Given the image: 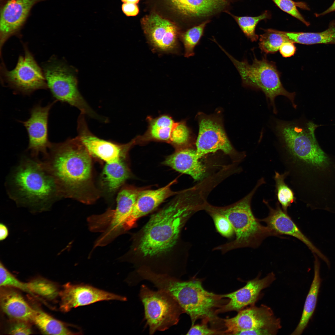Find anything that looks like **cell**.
Listing matches in <instances>:
<instances>
[{"label": "cell", "instance_id": "cell-13", "mask_svg": "<svg viewBox=\"0 0 335 335\" xmlns=\"http://www.w3.org/2000/svg\"><path fill=\"white\" fill-rule=\"evenodd\" d=\"M47 0H0V48L13 36H20L21 30L37 4Z\"/></svg>", "mask_w": 335, "mask_h": 335}, {"label": "cell", "instance_id": "cell-34", "mask_svg": "<svg viewBox=\"0 0 335 335\" xmlns=\"http://www.w3.org/2000/svg\"><path fill=\"white\" fill-rule=\"evenodd\" d=\"M212 217L217 231L221 236L227 238H232L234 234L233 226L224 215L217 212L207 210Z\"/></svg>", "mask_w": 335, "mask_h": 335}, {"label": "cell", "instance_id": "cell-42", "mask_svg": "<svg viewBox=\"0 0 335 335\" xmlns=\"http://www.w3.org/2000/svg\"><path fill=\"white\" fill-rule=\"evenodd\" d=\"M122 10L127 16H134L138 13L139 9L136 4L124 3L122 5Z\"/></svg>", "mask_w": 335, "mask_h": 335}, {"label": "cell", "instance_id": "cell-45", "mask_svg": "<svg viewBox=\"0 0 335 335\" xmlns=\"http://www.w3.org/2000/svg\"><path fill=\"white\" fill-rule=\"evenodd\" d=\"M124 3H131L136 4L138 3L140 0H121Z\"/></svg>", "mask_w": 335, "mask_h": 335}, {"label": "cell", "instance_id": "cell-22", "mask_svg": "<svg viewBox=\"0 0 335 335\" xmlns=\"http://www.w3.org/2000/svg\"><path fill=\"white\" fill-rule=\"evenodd\" d=\"M199 159L196 150L181 149L167 157L164 163L176 171L190 175L197 180L203 177L205 172Z\"/></svg>", "mask_w": 335, "mask_h": 335}, {"label": "cell", "instance_id": "cell-14", "mask_svg": "<svg viewBox=\"0 0 335 335\" xmlns=\"http://www.w3.org/2000/svg\"><path fill=\"white\" fill-rule=\"evenodd\" d=\"M196 145V153L200 158L219 150L228 154L233 151L221 121L214 116H200Z\"/></svg>", "mask_w": 335, "mask_h": 335}, {"label": "cell", "instance_id": "cell-37", "mask_svg": "<svg viewBox=\"0 0 335 335\" xmlns=\"http://www.w3.org/2000/svg\"><path fill=\"white\" fill-rule=\"evenodd\" d=\"M190 136L189 130L184 121L176 122L172 129L169 143L176 147L187 144Z\"/></svg>", "mask_w": 335, "mask_h": 335}, {"label": "cell", "instance_id": "cell-17", "mask_svg": "<svg viewBox=\"0 0 335 335\" xmlns=\"http://www.w3.org/2000/svg\"><path fill=\"white\" fill-rule=\"evenodd\" d=\"M55 101L42 107L38 104L30 111V116L27 120L20 121L27 130L29 138L27 150L30 155L38 157L40 153L43 158L47 155L51 145L48 139V120L49 112Z\"/></svg>", "mask_w": 335, "mask_h": 335}, {"label": "cell", "instance_id": "cell-29", "mask_svg": "<svg viewBox=\"0 0 335 335\" xmlns=\"http://www.w3.org/2000/svg\"><path fill=\"white\" fill-rule=\"evenodd\" d=\"M264 31L265 32L260 35L258 44L261 52L265 54L276 52L283 43L290 41L282 31L271 29Z\"/></svg>", "mask_w": 335, "mask_h": 335}, {"label": "cell", "instance_id": "cell-43", "mask_svg": "<svg viewBox=\"0 0 335 335\" xmlns=\"http://www.w3.org/2000/svg\"><path fill=\"white\" fill-rule=\"evenodd\" d=\"M9 230L7 226L3 223L0 224V240L2 241L8 237Z\"/></svg>", "mask_w": 335, "mask_h": 335}, {"label": "cell", "instance_id": "cell-18", "mask_svg": "<svg viewBox=\"0 0 335 335\" xmlns=\"http://www.w3.org/2000/svg\"><path fill=\"white\" fill-rule=\"evenodd\" d=\"M142 25L149 43L154 49L170 52L177 48L178 29L172 22L154 14L145 18Z\"/></svg>", "mask_w": 335, "mask_h": 335}, {"label": "cell", "instance_id": "cell-32", "mask_svg": "<svg viewBox=\"0 0 335 335\" xmlns=\"http://www.w3.org/2000/svg\"><path fill=\"white\" fill-rule=\"evenodd\" d=\"M209 20H206L187 30L181 36L185 49L184 56L189 58L194 55L195 47L203 35L204 29Z\"/></svg>", "mask_w": 335, "mask_h": 335}, {"label": "cell", "instance_id": "cell-20", "mask_svg": "<svg viewBox=\"0 0 335 335\" xmlns=\"http://www.w3.org/2000/svg\"><path fill=\"white\" fill-rule=\"evenodd\" d=\"M273 272L261 279L258 278L248 281L243 287L232 293L221 295L229 299L228 303L221 306L217 313L231 311H239L247 306L254 303L261 291L270 285L275 279Z\"/></svg>", "mask_w": 335, "mask_h": 335}, {"label": "cell", "instance_id": "cell-38", "mask_svg": "<svg viewBox=\"0 0 335 335\" xmlns=\"http://www.w3.org/2000/svg\"><path fill=\"white\" fill-rule=\"evenodd\" d=\"M208 322L203 321L200 324H194L192 325L187 332V335H215L224 334L223 331L221 332L216 330L209 328L207 324Z\"/></svg>", "mask_w": 335, "mask_h": 335}, {"label": "cell", "instance_id": "cell-3", "mask_svg": "<svg viewBox=\"0 0 335 335\" xmlns=\"http://www.w3.org/2000/svg\"><path fill=\"white\" fill-rule=\"evenodd\" d=\"M316 127L311 122L302 127L295 122H276L275 131L281 143L279 159L290 183L306 178L312 166L323 167L329 164L316 140Z\"/></svg>", "mask_w": 335, "mask_h": 335}, {"label": "cell", "instance_id": "cell-33", "mask_svg": "<svg viewBox=\"0 0 335 335\" xmlns=\"http://www.w3.org/2000/svg\"><path fill=\"white\" fill-rule=\"evenodd\" d=\"M31 294H35L49 299H53L59 294L57 286L54 283L42 278L26 283Z\"/></svg>", "mask_w": 335, "mask_h": 335}, {"label": "cell", "instance_id": "cell-30", "mask_svg": "<svg viewBox=\"0 0 335 335\" xmlns=\"http://www.w3.org/2000/svg\"><path fill=\"white\" fill-rule=\"evenodd\" d=\"M287 176V174L285 172L283 173L280 174L275 171L274 178L275 181V191L278 201L283 210L288 212V208L293 203H295L296 198L294 191L285 182V179Z\"/></svg>", "mask_w": 335, "mask_h": 335}, {"label": "cell", "instance_id": "cell-24", "mask_svg": "<svg viewBox=\"0 0 335 335\" xmlns=\"http://www.w3.org/2000/svg\"><path fill=\"white\" fill-rule=\"evenodd\" d=\"M147 129L142 135L135 137L136 143H144L151 141L170 142L172 131L176 123L168 114L156 118L147 117Z\"/></svg>", "mask_w": 335, "mask_h": 335}, {"label": "cell", "instance_id": "cell-26", "mask_svg": "<svg viewBox=\"0 0 335 335\" xmlns=\"http://www.w3.org/2000/svg\"><path fill=\"white\" fill-rule=\"evenodd\" d=\"M282 31L288 39L294 43L306 45L335 44V20L329 23L327 29L320 32Z\"/></svg>", "mask_w": 335, "mask_h": 335}, {"label": "cell", "instance_id": "cell-6", "mask_svg": "<svg viewBox=\"0 0 335 335\" xmlns=\"http://www.w3.org/2000/svg\"><path fill=\"white\" fill-rule=\"evenodd\" d=\"M154 284L157 289L168 292L176 299L185 313L190 316L192 326L199 319L208 322L216 318V309L221 307L222 298L221 295L205 290L200 281L193 279L183 281L161 275L157 277Z\"/></svg>", "mask_w": 335, "mask_h": 335}, {"label": "cell", "instance_id": "cell-44", "mask_svg": "<svg viewBox=\"0 0 335 335\" xmlns=\"http://www.w3.org/2000/svg\"><path fill=\"white\" fill-rule=\"evenodd\" d=\"M335 11V0H334L331 5L326 10L320 13H316L315 16L319 17L325 15L332 12Z\"/></svg>", "mask_w": 335, "mask_h": 335}, {"label": "cell", "instance_id": "cell-19", "mask_svg": "<svg viewBox=\"0 0 335 335\" xmlns=\"http://www.w3.org/2000/svg\"><path fill=\"white\" fill-rule=\"evenodd\" d=\"M263 202L268 208L269 213L266 217L260 220L266 224L275 236L286 235L294 237L304 243L314 254L326 263L329 262L327 258L303 233L288 212L281 208L278 202L276 203L274 208L271 207L265 199L263 200Z\"/></svg>", "mask_w": 335, "mask_h": 335}, {"label": "cell", "instance_id": "cell-5", "mask_svg": "<svg viewBox=\"0 0 335 335\" xmlns=\"http://www.w3.org/2000/svg\"><path fill=\"white\" fill-rule=\"evenodd\" d=\"M265 183V179L261 177L252 191L235 204L226 207L207 208V210L217 212L226 217L231 223L235 235L233 240L216 247L212 250L218 251L224 254L239 248H257L267 237L275 236L267 226L262 225L260 219L255 217L251 207L252 197L259 187Z\"/></svg>", "mask_w": 335, "mask_h": 335}, {"label": "cell", "instance_id": "cell-15", "mask_svg": "<svg viewBox=\"0 0 335 335\" xmlns=\"http://www.w3.org/2000/svg\"><path fill=\"white\" fill-rule=\"evenodd\" d=\"M225 334H234L242 330L267 329L276 331L281 328L280 321L271 309L266 305L253 306L239 311L235 317L224 319Z\"/></svg>", "mask_w": 335, "mask_h": 335}, {"label": "cell", "instance_id": "cell-7", "mask_svg": "<svg viewBox=\"0 0 335 335\" xmlns=\"http://www.w3.org/2000/svg\"><path fill=\"white\" fill-rule=\"evenodd\" d=\"M217 45L233 63L245 86L261 91L265 94L276 113L275 103V98L279 96L287 98L295 108V92H290L284 87L280 80V73L277 70L275 62L268 60L266 56L261 60L254 57L252 64L246 60L239 61L228 52L220 44Z\"/></svg>", "mask_w": 335, "mask_h": 335}, {"label": "cell", "instance_id": "cell-36", "mask_svg": "<svg viewBox=\"0 0 335 335\" xmlns=\"http://www.w3.org/2000/svg\"><path fill=\"white\" fill-rule=\"evenodd\" d=\"M0 286L16 288L31 294L26 283H23L17 279L7 269L1 261L0 262Z\"/></svg>", "mask_w": 335, "mask_h": 335}, {"label": "cell", "instance_id": "cell-8", "mask_svg": "<svg viewBox=\"0 0 335 335\" xmlns=\"http://www.w3.org/2000/svg\"><path fill=\"white\" fill-rule=\"evenodd\" d=\"M45 64L42 71L48 88L57 100L76 107L81 113L102 121L79 92L76 77L69 69L57 59L52 58Z\"/></svg>", "mask_w": 335, "mask_h": 335}, {"label": "cell", "instance_id": "cell-25", "mask_svg": "<svg viewBox=\"0 0 335 335\" xmlns=\"http://www.w3.org/2000/svg\"><path fill=\"white\" fill-rule=\"evenodd\" d=\"M314 275L313 279L306 297L300 321L291 335L301 334L312 315L316 305L321 279L319 275L320 263L318 256L314 254Z\"/></svg>", "mask_w": 335, "mask_h": 335}, {"label": "cell", "instance_id": "cell-41", "mask_svg": "<svg viewBox=\"0 0 335 335\" xmlns=\"http://www.w3.org/2000/svg\"><path fill=\"white\" fill-rule=\"evenodd\" d=\"M277 331L267 329H253L242 330L236 332L234 335H273Z\"/></svg>", "mask_w": 335, "mask_h": 335}, {"label": "cell", "instance_id": "cell-12", "mask_svg": "<svg viewBox=\"0 0 335 335\" xmlns=\"http://www.w3.org/2000/svg\"><path fill=\"white\" fill-rule=\"evenodd\" d=\"M85 116L81 113L78 117L77 136L90 154L106 163H115L124 159L129 149L136 143L135 138L124 144L100 139L90 131Z\"/></svg>", "mask_w": 335, "mask_h": 335}, {"label": "cell", "instance_id": "cell-28", "mask_svg": "<svg viewBox=\"0 0 335 335\" xmlns=\"http://www.w3.org/2000/svg\"><path fill=\"white\" fill-rule=\"evenodd\" d=\"M129 169L123 159L112 163H106L102 177L105 187L109 192L117 190L129 177Z\"/></svg>", "mask_w": 335, "mask_h": 335}, {"label": "cell", "instance_id": "cell-2", "mask_svg": "<svg viewBox=\"0 0 335 335\" xmlns=\"http://www.w3.org/2000/svg\"><path fill=\"white\" fill-rule=\"evenodd\" d=\"M7 191L18 206L33 212L49 210L62 198L53 177L38 158L24 156L10 172Z\"/></svg>", "mask_w": 335, "mask_h": 335}, {"label": "cell", "instance_id": "cell-4", "mask_svg": "<svg viewBox=\"0 0 335 335\" xmlns=\"http://www.w3.org/2000/svg\"><path fill=\"white\" fill-rule=\"evenodd\" d=\"M180 195L153 214L144 227L138 250L144 257L168 251L176 244L180 232L195 211Z\"/></svg>", "mask_w": 335, "mask_h": 335}, {"label": "cell", "instance_id": "cell-16", "mask_svg": "<svg viewBox=\"0 0 335 335\" xmlns=\"http://www.w3.org/2000/svg\"><path fill=\"white\" fill-rule=\"evenodd\" d=\"M63 287L59 293L61 299L60 308L65 312L69 311L73 308L98 302L111 300L125 301L127 300L124 297L87 284H76L68 283Z\"/></svg>", "mask_w": 335, "mask_h": 335}, {"label": "cell", "instance_id": "cell-40", "mask_svg": "<svg viewBox=\"0 0 335 335\" xmlns=\"http://www.w3.org/2000/svg\"><path fill=\"white\" fill-rule=\"evenodd\" d=\"M279 51L283 57H289L295 54L296 51V47L294 43L290 41H288L282 43Z\"/></svg>", "mask_w": 335, "mask_h": 335}, {"label": "cell", "instance_id": "cell-11", "mask_svg": "<svg viewBox=\"0 0 335 335\" xmlns=\"http://www.w3.org/2000/svg\"><path fill=\"white\" fill-rule=\"evenodd\" d=\"M24 54L20 56L15 68L8 70L3 63L1 69L2 80L15 91L29 95L35 91L48 88L43 71L33 55L24 45Z\"/></svg>", "mask_w": 335, "mask_h": 335}, {"label": "cell", "instance_id": "cell-31", "mask_svg": "<svg viewBox=\"0 0 335 335\" xmlns=\"http://www.w3.org/2000/svg\"><path fill=\"white\" fill-rule=\"evenodd\" d=\"M228 14L236 21L239 27L245 35L252 42H256L259 38L256 34L255 29L257 24L261 21L270 19L271 16L270 12L266 11L261 15L256 16H235L230 12Z\"/></svg>", "mask_w": 335, "mask_h": 335}, {"label": "cell", "instance_id": "cell-27", "mask_svg": "<svg viewBox=\"0 0 335 335\" xmlns=\"http://www.w3.org/2000/svg\"><path fill=\"white\" fill-rule=\"evenodd\" d=\"M33 321L43 333L49 335H79L82 332L74 331L68 325L39 310H35Z\"/></svg>", "mask_w": 335, "mask_h": 335}, {"label": "cell", "instance_id": "cell-9", "mask_svg": "<svg viewBox=\"0 0 335 335\" xmlns=\"http://www.w3.org/2000/svg\"><path fill=\"white\" fill-rule=\"evenodd\" d=\"M139 296L144 306L145 318L150 334L176 325L181 315L185 313L176 299L164 291H153L143 284Z\"/></svg>", "mask_w": 335, "mask_h": 335}, {"label": "cell", "instance_id": "cell-39", "mask_svg": "<svg viewBox=\"0 0 335 335\" xmlns=\"http://www.w3.org/2000/svg\"><path fill=\"white\" fill-rule=\"evenodd\" d=\"M10 327L9 333L11 335H29L32 333L31 329L26 323L27 321L16 320Z\"/></svg>", "mask_w": 335, "mask_h": 335}, {"label": "cell", "instance_id": "cell-10", "mask_svg": "<svg viewBox=\"0 0 335 335\" xmlns=\"http://www.w3.org/2000/svg\"><path fill=\"white\" fill-rule=\"evenodd\" d=\"M141 190L132 187L123 188L118 195L115 208L92 216V226L96 232L101 233L100 238L103 242L110 243L125 231L126 224Z\"/></svg>", "mask_w": 335, "mask_h": 335}, {"label": "cell", "instance_id": "cell-1", "mask_svg": "<svg viewBox=\"0 0 335 335\" xmlns=\"http://www.w3.org/2000/svg\"><path fill=\"white\" fill-rule=\"evenodd\" d=\"M91 156L77 136L51 143L43 162L62 198L90 204L99 198L92 180Z\"/></svg>", "mask_w": 335, "mask_h": 335}, {"label": "cell", "instance_id": "cell-35", "mask_svg": "<svg viewBox=\"0 0 335 335\" xmlns=\"http://www.w3.org/2000/svg\"><path fill=\"white\" fill-rule=\"evenodd\" d=\"M281 10L298 19L306 26L310 23L306 21L297 8L300 6L303 8L307 9V7L302 3L296 2L292 0H271Z\"/></svg>", "mask_w": 335, "mask_h": 335}, {"label": "cell", "instance_id": "cell-23", "mask_svg": "<svg viewBox=\"0 0 335 335\" xmlns=\"http://www.w3.org/2000/svg\"><path fill=\"white\" fill-rule=\"evenodd\" d=\"M0 303L2 310L10 318L16 320L32 321L35 310L11 287H1Z\"/></svg>", "mask_w": 335, "mask_h": 335}, {"label": "cell", "instance_id": "cell-21", "mask_svg": "<svg viewBox=\"0 0 335 335\" xmlns=\"http://www.w3.org/2000/svg\"><path fill=\"white\" fill-rule=\"evenodd\" d=\"M176 181L174 180L158 189L141 190L126 224L125 231L132 227L139 218L151 212L167 199L177 194L171 189Z\"/></svg>", "mask_w": 335, "mask_h": 335}]
</instances>
